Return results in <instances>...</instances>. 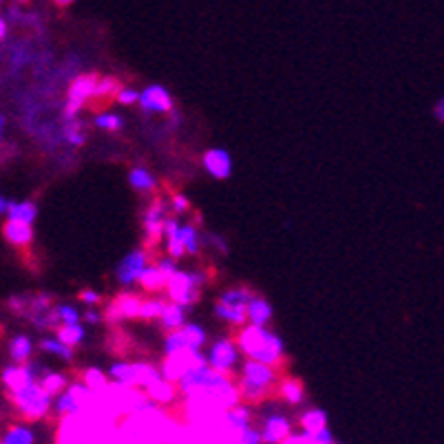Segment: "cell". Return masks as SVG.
Segmentation results:
<instances>
[{"mask_svg":"<svg viewBox=\"0 0 444 444\" xmlns=\"http://www.w3.org/2000/svg\"><path fill=\"white\" fill-rule=\"evenodd\" d=\"M234 341L245 358L272 365L276 369H285V365H288L283 341L270 330H265V325H245V328L234 332Z\"/></svg>","mask_w":444,"mask_h":444,"instance_id":"obj_1","label":"cell"},{"mask_svg":"<svg viewBox=\"0 0 444 444\" xmlns=\"http://www.w3.org/2000/svg\"><path fill=\"white\" fill-rule=\"evenodd\" d=\"M279 380H281V371L276 367L248 358L243 362L239 376H236V387H239L241 393V402L256 407L263 400L276 396V384H279Z\"/></svg>","mask_w":444,"mask_h":444,"instance_id":"obj_2","label":"cell"},{"mask_svg":"<svg viewBox=\"0 0 444 444\" xmlns=\"http://www.w3.org/2000/svg\"><path fill=\"white\" fill-rule=\"evenodd\" d=\"M7 398L12 402L14 411L18 413V418L25 422H38L47 418L53 411V400H56L38 380L18 391L7 393Z\"/></svg>","mask_w":444,"mask_h":444,"instance_id":"obj_3","label":"cell"},{"mask_svg":"<svg viewBox=\"0 0 444 444\" xmlns=\"http://www.w3.org/2000/svg\"><path fill=\"white\" fill-rule=\"evenodd\" d=\"M204 365H208V356H204L201 352H195V349H184L175 354H166L162 362V373L164 378L180 382L190 369L204 367Z\"/></svg>","mask_w":444,"mask_h":444,"instance_id":"obj_4","label":"cell"},{"mask_svg":"<svg viewBox=\"0 0 444 444\" xmlns=\"http://www.w3.org/2000/svg\"><path fill=\"white\" fill-rule=\"evenodd\" d=\"M97 80H100V75L84 73V75H77L71 82L69 93H66V106H64V117L69 122H73L77 113H80V108L95 95Z\"/></svg>","mask_w":444,"mask_h":444,"instance_id":"obj_5","label":"cell"},{"mask_svg":"<svg viewBox=\"0 0 444 444\" xmlns=\"http://www.w3.org/2000/svg\"><path fill=\"white\" fill-rule=\"evenodd\" d=\"M166 296L173 303H180L184 308H190V305L199 303L201 299V285L195 281L193 272H177L173 279L166 285Z\"/></svg>","mask_w":444,"mask_h":444,"instance_id":"obj_6","label":"cell"},{"mask_svg":"<svg viewBox=\"0 0 444 444\" xmlns=\"http://www.w3.org/2000/svg\"><path fill=\"white\" fill-rule=\"evenodd\" d=\"M157 252L155 250H133V252H128L122 263L117 265V281H120L122 285H133L140 281V276L142 272L148 268V265H153L157 263L160 259H155Z\"/></svg>","mask_w":444,"mask_h":444,"instance_id":"obj_7","label":"cell"},{"mask_svg":"<svg viewBox=\"0 0 444 444\" xmlns=\"http://www.w3.org/2000/svg\"><path fill=\"white\" fill-rule=\"evenodd\" d=\"M239 354H241V349H239V345H236L234 336L232 338H221L210 347L208 365L214 369L225 371V373H230V376H234L236 362H239Z\"/></svg>","mask_w":444,"mask_h":444,"instance_id":"obj_8","label":"cell"},{"mask_svg":"<svg viewBox=\"0 0 444 444\" xmlns=\"http://www.w3.org/2000/svg\"><path fill=\"white\" fill-rule=\"evenodd\" d=\"M261 433H263V444H283L288 438H292L294 433V424L288 416H283V413H270V416H265L261 422Z\"/></svg>","mask_w":444,"mask_h":444,"instance_id":"obj_9","label":"cell"},{"mask_svg":"<svg viewBox=\"0 0 444 444\" xmlns=\"http://www.w3.org/2000/svg\"><path fill=\"white\" fill-rule=\"evenodd\" d=\"M140 106L146 113H173V97L164 86L153 84L146 86L140 95Z\"/></svg>","mask_w":444,"mask_h":444,"instance_id":"obj_10","label":"cell"},{"mask_svg":"<svg viewBox=\"0 0 444 444\" xmlns=\"http://www.w3.org/2000/svg\"><path fill=\"white\" fill-rule=\"evenodd\" d=\"M204 169L214 180H228L232 175V160L223 148H210L204 155Z\"/></svg>","mask_w":444,"mask_h":444,"instance_id":"obj_11","label":"cell"},{"mask_svg":"<svg viewBox=\"0 0 444 444\" xmlns=\"http://www.w3.org/2000/svg\"><path fill=\"white\" fill-rule=\"evenodd\" d=\"M276 398H281L283 402L292 404V407H299V404L305 400L303 380L296 378V376H288V373H283L279 384H276Z\"/></svg>","mask_w":444,"mask_h":444,"instance_id":"obj_12","label":"cell"},{"mask_svg":"<svg viewBox=\"0 0 444 444\" xmlns=\"http://www.w3.org/2000/svg\"><path fill=\"white\" fill-rule=\"evenodd\" d=\"M214 314L219 317L223 323L232 325V330H241L248 325V303H239V305H232V303H223L219 301L214 305Z\"/></svg>","mask_w":444,"mask_h":444,"instance_id":"obj_13","label":"cell"},{"mask_svg":"<svg viewBox=\"0 0 444 444\" xmlns=\"http://www.w3.org/2000/svg\"><path fill=\"white\" fill-rule=\"evenodd\" d=\"M38 378L34 376V371L29 369V365H12V367L3 369V387L7 393L18 391L27 387V384L36 382Z\"/></svg>","mask_w":444,"mask_h":444,"instance_id":"obj_14","label":"cell"},{"mask_svg":"<svg viewBox=\"0 0 444 444\" xmlns=\"http://www.w3.org/2000/svg\"><path fill=\"white\" fill-rule=\"evenodd\" d=\"M3 236L7 239V243L14 245V248H29V245L34 243V225L7 219L3 225Z\"/></svg>","mask_w":444,"mask_h":444,"instance_id":"obj_15","label":"cell"},{"mask_svg":"<svg viewBox=\"0 0 444 444\" xmlns=\"http://www.w3.org/2000/svg\"><path fill=\"white\" fill-rule=\"evenodd\" d=\"M146 393H148V398L160 404V407H166V404H173L180 398V384L169 378H162V380L153 382L151 387H146Z\"/></svg>","mask_w":444,"mask_h":444,"instance_id":"obj_16","label":"cell"},{"mask_svg":"<svg viewBox=\"0 0 444 444\" xmlns=\"http://www.w3.org/2000/svg\"><path fill=\"white\" fill-rule=\"evenodd\" d=\"M0 444H36V431L32 427V422L18 420L14 424H9L3 433Z\"/></svg>","mask_w":444,"mask_h":444,"instance_id":"obj_17","label":"cell"},{"mask_svg":"<svg viewBox=\"0 0 444 444\" xmlns=\"http://www.w3.org/2000/svg\"><path fill=\"white\" fill-rule=\"evenodd\" d=\"M9 356L16 365H27L34 356V343L25 334H16V336L9 341Z\"/></svg>","mask_w":444,"mask_h":444,"instance_id":"obj_18","label":"cell"},{"mask_svg":"<svg viewBox=\"0 0 444 444\" xmlns=\"http://www.w3.org/2000/svg\"><path fill=\"white\" fill-rule=\"evenodd\" d=\"M140 288L148 294H155V292H164L166 290V285H169V281H166V276L162 274V270L157 268V263L153 265H148V268L142 272L140 276Z\"/></svg>","mask_w":444,"mask_h":444,"instance_id":"obj_19","label":"cell"},{"mask_svg":"<svg viewBox=\"0 0 444 444\" xmlns=\"http://www.w3.org/2000/svg\"><path fill=\"white\" fill-rule=\"evenodd\" d=\"M272 305L268 303V299H263V296L254 294L250 303H248V319L250 323L254 325H268L272 321Z\"/></svg>","mask_w":444,"mask_h":444,"instance_id":"obj_20","label":"cell"},{"mask_svg":"<svg viewBox=\"0 0 444 444\" xmlns=\"http://www.w3.org/2000/svg\"><path fill=\"white\" fill-rule=\"evenodd\" d=\"M113 382L124 384V387H140V378H137L135 362H115L111 371H108Z\"/></svg>","mask_w":444,"mask_h":444,"instance_id":"obj_21","label":"cell"},{"mask_svg":"<svg viewBox=\"0 0 444 444\" xmlns=\"http://www.w3.org/2000/svg\"><path fill=\"white\" fill-rule=\"evenodd\" d=\"M299 427H301V433H308V436H314V433L328 429V416H325L323 409H308L305 413H301Z\"/></svg>","mask_w":444,"mask_h":444,"instance_id":"obj_22","label":"cell"},{"mask_svg":"<svg viewBox=\"0 0 444 444\" xmlns=\"http://www.w3.org/2000/svg\"><path fill=\"white\" fill-rule=\"evenodd\" d=\"M160 323H162L164 332L182 330L184 325H186V308H184V305H180V303H173V301H171L169 305H166V310H164V314H162Z\"/></svg>","mask_w":444,"mask_h":444,"instance_id":"obj_23","label":"cell"},{"mask_svg":"<svg viewBox=\"0 0 444 444\" xmlns=\"http://www.w3.org/2000/svg\"><path fill=\"white\" fill-rule=\"evenodd\" d=\"M56 336L60 338L69 347H80V343L84 341V328L80 323H60L56 328Z\"/></svg>","mask_w":444,"mask_h":444,"instance_id":"obj_24","label":"cell"},{"mask_svg":"<svg viewBox=\"0 0 444 444\" xmlns=\"http://www.w3.org/2000/svg\"><path fill=\"white\" fill-rule=\"evenodd\" d=\"M128 184H131V188L137 193H155L157 188L155 175H151L146 169H133L131 175H128Z\"/></svg>","mask_w":444,"mask_h":444,"instance_id":"obj_25","label":"cell"},{"mask_svg":"<svg viewBox=\"0 0 444 444\" xmlns=\"http://www.w3.org/2000/svg\"><path fill=\"white\" fill-rule=\"evenodd\" d=\"M36 217H38V206H36L34 201H21V204H14V206H12V210H9L7 219L18 221V223H29V225H34Z\"/></svg>","mask_w":444,"mask_h":444,"instance_id":"obj_26","label":"cell"},{"mask_svg":"<svg viewBox=\"0 0 444 444\" xmlns=\"http://www.w3.org/2000/svg\"><path fill=\"white\" fill-rule=\"evenodd\" d=\"M115 301L117 305H120V310L124 314V319L126 321H135V319H140V312H142V299L137 294H120V296H115Z\"/></svg>","mask_w":444,"mask_h":444,"instance_id":"obj_27","label":"cell"},{"mask_svg":"<svg viewBox=\"0 0 444 444\" xmlns=\"http://www.w3.org/2000/svg\"><path fill=\"white\" fill-rule=\"evenodd\" d=\"M40 349L45 354H51V356H58V358H62L64 362H71L73 360V347H69V345H64L60 338H42L40 341Z\"/></svg>","mask_w":444,"mask_h":444,"instance_id":"obj_28","label":"cell"},{"mask_svg":"<svg viewBox=\"0 0 444 444\" xmlns=\"http://www.w3.org/2000/svg\"><path fill=\"white\" fill-rule=\"evenodd\" d=\"M40 384L56 398V396H60V393H62L71 382H69V378L64 376V373H60V371H49V369H47L45 376L40 378Z\"/></svg>","mask_w":444,"mask_h":444,"instance_id":"obj_29","label":"cell"},{"mask_svg":"<svg viewBox=\"0 0 444 444\" xmlns=\"http://www.w3.org/2000/svg\"><path fill=\"white\" fill-rule=\"evenodd\" d=\"M135 367H137V378H140V387H142V389L151 387L153 382H157V380H162V378H164L162 369H157L155 365H151V362L137 360V362H135Z\"/></svg>","mask_w":444,"mask_h":444,"instance_id":"obj_30","label":"cell"},{"mask_svg":"<svg viewBox=\"0 0 444 444\" xmlns=\"http://www.w3.org/2000/svg\"><path fill=\"white\" fill-rule=\"evenodd\" d=\"M122 91V86H120V80L113 75H106V77H100L97 80V86H95V100H108V97H117V93Z\"/></svg>","mask_w":444,"mask_h":444,"instance_id":"obj_31","label":"cell"},{"mask_svg":"<svg viewBox=\"0 0 444 444\" xmlns=\"http://www.w3.org/2000/svg\"><path fill=\"white\" fill-rule=\"evenodd\" d=\"M82 382L93 391H104L108 384H111V380H108L106 373L102 369H95V367H88V369L82 371Z\"/></svg>","mask_w":444,"mask_h":444,"instance_id":"obj_32","label":"cell"},{"mask_svg":"<svg viewBox=\"0 0 444 444\" xmlns=\"http://www.w3.org/2000/svg\"><path fill=\"white\" fill-rule=\"evenodd\" d=\"M180 239L186 245V252L197 256L201 250V239H199V232H197L195 225H182L180 228Z\"/></svg>","mask_w":444,"mask_h":444,"instance_id":"obj_33","label":"cell"},{"mask_svg":"<svg viewBox=\"0 0 444 444\" xmlns=\"http://www.w3.org/2000/svg\"><path fill=\"white\" fill-rule=\"evenodd\" d=\"M184 349H190L188 338H186V334H184V328L175 330V332H166L164 352L166 354H175V352H184Z\"/></svg>","mask_w":444,"mask_h":444,"instance_id":"obj_34","label":"cell"},{"mask_svg":"<svg viewBox=\"0 0 444 444\" xmlns=\"http://www.w3.org/2000/svg\"><path fill=\"white\" fill-rule=\"evenodd\" d=\"M166 299H148V301H144L142 303V312H140V319L142 321H155V319H162V314H164V310H166Z\"/></svg>","mask_w":444,"mask_h":444,"instance_id":"obj_35","label":"cell"},{"mask_svg":"<svg viewBox=\"0 0 444 444\" xmlns=\"http://www.w3.org/2000/svg\"><path fill=\"white\" fill-rule=\"evenodd\" d=\"M184 334H186V338H188L190 349H195V352H201V347L206 345V341H208V336H206L204 328H199L197 323H186V325H184Z\"/></svg>","mask_w":444,"mask_h":444,"instance_id":"obj_36","label":"cell"},{"mask_svg":"<svg viewBox=\"0 0 444 444\" xmlns=\"http://www.w3.org/2000/svg\"><path fill=\"white\" fill-rule=\"evenodd\" d=\"M252 296H254V292L250 288H243V285H239V288H230L228 292H223L219 301L239 305V303H250Z\"/></svg>","mask_w":444,"mask_h":444,"instance_id":"obj_37","label":"cell"},{"mask_svg":"<svg viewBox=\"0 0 444 444\" xmlns=\"http://www.w3.org/2000/svg\"><path fill=\"white\" fill-rule=\"evenodd\" d=\"M95 126L104 128V131H108V133H117V131H122L124 120L115 113H100L95 117Z\"/></svg>","mask_w":444,"mask_h":444,"instance_id":"obj_38","label":"cell"},{"mask_svg":"<svg viewBox=\"0 0 444 444\" xmlns=\"http://www.w3.org/2000/svg\"><path fill=\"white\" fill-rule=\"evenodd\" d=\"M64 137H66V140L71 142L73 146H82V144L86 142V131H84V124H82V122H77V120H73L71 124L66 126Z\"/></svg>","mask_w":444,"mask_h":444,"instance_id":"obj_39","label":"cell"},{"mask_svg":"<svg viewBox=\"0 0 444 444\" xmlns=\"http://www.w3.org/2000/svg\"><path fill=\"white\" fill-rule=\"evenodd\" d=\"M102 317H104V323H108V325H111V328H120L122 321H126V319H124V314H122V310H120V305H117L115 299L104 308V314H102Z\"/></svg>","mask_w":444,"mask_h":444,"instance_id":"obj_40","label":"cell"},{"mask_svg":"<svg viewBox=\"0 0 444 444\" xmlns=\"http://www.w3.org/2000/svg\"><path fill=\"white\" fill-rule=\"evenodd\" d=\"M29 303H32V296H12V299L7 301L9 310L18 317H23V314H29Z\"/></svg>","mask_w":444,"mask_h":444,"instance_id":"obj_41","label":"cell"},{"mask_svg":"<svg viewBox=\"0 0 444 444\" xmlns=\"http://www.w3.org/2000/svg\"><path fill=\"white\" fill-rule=\"evenodd\" d=\"M166 254L173 256L175 261L182 259L184 254H188V252H186V245H184L182 239H180V234L173 236V239H166Z\"/></svg>","mask_w":444,"mask_h":444,"instance_id":"obj_42","label":"cell"},{"mask_svg":"<svg viewBox=\"0 0 444 444\" xmlns=\"http://www.w3.org/2000/svg\"><path fill=\"white\" fill-rule=\"evenodd\" d=\"M171 208L175 214H186V212H190V201L186 199L182 193H173L171 195Z\"/></svg>","mask_w":444,"mask_h":444,"instance_id":"obj_43","label":"cell"},{"mask_svg":"<svg viewBox=\"0 0 444 444\" xmlns=\"http://www.w3.org/2000/svg\"><path fill=\"white\" fill-rule=\"evenodd\" d=\"M58 317L60 323H80V312L73 305H58Z\"/></svg>","mask_w":444,"mask_h":444,"instance_id":"obj_44","label":"cell"},{"mask_svg":"<svg viewBox=\"0 0 444 444\" xmlns=\"http://www.w3.org/2000/svg\"><path fill=\"white\" fill-rule=\"evenodd\" d=\"M140 95H142V93L133 91V88H122V91L117 93L115 102H117V104H122V106H133V104L140 102Z\"/></svg>","mask_w":444,"mask_h":444,"instance_id":"obj_45","label":"cell"},{"mask_svg":"<svg viewBox=\"0 0 444 444\" xmlns=\"http://www.w3.org/2000/svg\"><path fill=\"white\" fill-rule=\"evenodd\" d=\"M157 268L162 270V274L166 276V281H171L173 276H175L177 272H180V270H177V265H175V259H173V256H162V259L157 261Z\"/></svg>","mask_w":444,"mask_h":444,"instance_id":"obj_46","label":"cell"},{"mask_svg":"<svg viewBox=\"0 0 444 444\" xmlns=\"http://www.w3.org/2000/svg\"><path fill=\"white\" fill-rule=\"evenodd\" d=\"M77 299H80L82 303H86V305H100L102 303V294H97L95 290H82L80 294H77Z\"/></svg>","mask_w":444,"mask_h":444,"instance_id":"obj_47","label":"cell"},{"mask_svg":"<svg viewBox=\"0 0 444 444\" xmlns=\"http://www.w3.org/2000/svg\"><path fill=\"white\" fill-rule=\"evenodd\" d=\"M180 221L175 219V217H166V221H164V232H166V239H173V236L180 234Z\"/></svg>","mask_w":444,"mask_h":444,"instance_id":"obj_48","label":"cell"},{"mask_svg":"<svg viewBox=\"0 0 444 444\" xmlns=\"http://www.w3.org/2000/svg\"><path fill=\"white\" fill-rule=\"evenodd\" d=\"M433 117H436L440 124H444V97H440V100L433 104Z\"/></svg>","mask_w":444,"mask_h":444,"instance_id":"obj_49","label":"cell"},{"mask_svg":"<svg viewBox=\"0 0 444 444\" xmlns=\"http://www.w3.org/2000/svg\"><path fill=\"white\" fill-rule=\"evenodd\" d=\"M84 321H86V323H91V325H97L100 321H104V317H102V314L93 312V310H88V312H84Z\"/></svg>","mask_w":444,"mask_h":444,"instance_id":"obj_50","label":"cell"},{"mask_svg":"<svg viewBox=\"0 0 444 444\" xmlns=\"http://www.w3.org/2000/svg\"><path fill=\"white\" fill-rule=\"evenodd\" d=\"M12 206H14V201H9L7 197H3V199H0V214L7 217L9 210H12Z\"/></svg>","mask_w":444,"mask_h":444,"instance_id":"obj_51","label":"cell"},{"mask_svg":"<svg viewBox=\"0 0 444 444\" xmlns=\"http://www.w3.org/2000/svg\"><path fill=\"white\" fill-rule=\"evenodd\" d=\"M7 29H9V25H7V21L3 18V23H0V38H3V40L7 38Z\"/></svg>","mask_w":444,"mask_h":444,"instance_id":"obj_52","label":"cell"},{"mask_svg":"<svg viewBox=\"0 0 444 444\" xmlns=\"http://www.w3.org/2000/svg\"><path fill=\"white\" fill-rule=\"evenodd\" d=\"M71 3H75V0H56V5H58V7H69Z\"/></svg>","mask_w":444,"mask_h":444,"instance_id":"obj_53","label":"cell"},{"mask_svg":"<svg viewBox=\"0 0 444 444\" xmlns=\"http://www.w3.org/2000/svg\"><path fill=\"white\" fill-rule=\"evenodd\" d=\"M23 3H25V0H23Z\"/></svg>","mask_w":444,"mask_h":444,"instance_id":"obj_54","label":"cell"}]
</instances>
